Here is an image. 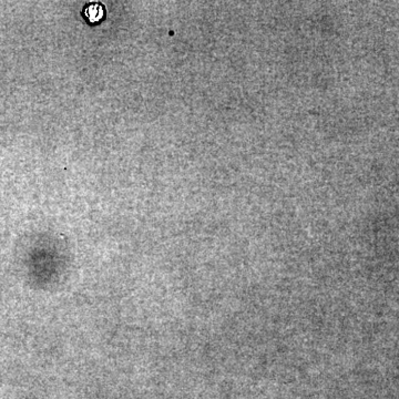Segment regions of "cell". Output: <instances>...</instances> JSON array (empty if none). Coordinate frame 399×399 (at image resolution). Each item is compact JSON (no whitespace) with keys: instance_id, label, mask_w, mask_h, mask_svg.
Here are the masks:
<instances>
[{"instance_id":"6da1fadb","label":"cell","mask_w":399,"mask_h":399,"mask_svg":"<svg viewBox=\"0 0 399 399\" xmlns=\"http://www.w3.org/2000/svg\"><path fill=\"white\" fill-rule=\"evenodd\" d=\"M83 14L90 23H96L105 17V8L101 4H89Z\"/></svg>"}]
</instances>
